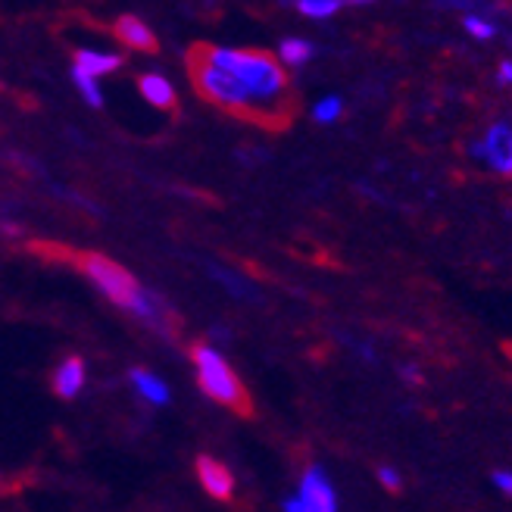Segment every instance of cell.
<instances>
[{"label":"cell","mask_w":512,"mask_h":512,"mask_svg":"<svg viewBox=\"0 0 512 512\" xmlns=\"http://www.w3.org/2000/svg\"><path fill=\"white\" fill-rule=\"evenodd\" d=\"M207 63L228 69L235 79L247 88L250 100H275L285 94V72L278 63L256 50H225V47H210Z\"/></svg>","instance_id":"obj_1"},{"label":"cell","mask_w":512,"mask_h":512,"mask_svg":"<svg viewBox=\"0 0 512 512\" xmlns=\"http://www.w3.org/2000/svg\"><path fill=\"white\" fill-rule=\"evenodd\" d=\"M79 266L113 303L138 313L147 322H153V316H157V306H153V300L138 288V281L128 275L119 263L107 260V256H100V253H85V256H79Z\"/></svg>","instance_id":"obj_2"},{"label":"cell","mask_w":512,"mask_h":512,"mask_svg":"<svg viewBox=\"0 0 512 512\" xmlns=\"http://www.w3.org/2000/svg\"><path fill=\"white\" fill-rule=\"evenodd\" d=\"M194 356V366H197V381L203 394H210L213 400L225 403V406H235V409H244L247 403V394L241 388V381L235 378V372L228 369V363L222 360V356L213 350V347H203L197 344L191 350Z\"/></svg>","instance_id":"obj_3"},{"label":"cell","mask_w":512,"mask_h":512,"mask_svg":"<svg viewBox=\"0 0 512 512\" xmlns=\"http://www.w3.org/2000/svg\"><path fill=\"white\" fill-rule=\"evenodd\" d=\"M197 88L207 94L210 100H216L219 107H228V110H241L247 104H253L247 88L235 79L228 69H219L213 63H203L197 66Z\"/></svg>","instance_id":"obj_4"},{"label":"cell","mask_w":512,"mask_h":512,"mask_svg":"<svg viewBox=\"0 0 512 512\" xmlns=\"http://www.w3.org/2000/svg\"><path fill=\"white\" fill-rule=\"evenodd\" d=\"M469 150H472L475 160H481L497 175L512 178V125H506V122L491 125L488 135H484V141H475Z\"/></svg>","instance_id":"obj_5"},{"label":"cell","mask_w":512,"mask_h":512,"mask_svg":"<svg viewBox=\"0 0 512 512\" xmlns=\"http://www.w3.org/2000/svg\"><path fill=\"white\" fill-rule=\"evenodd\" d=\"M303 512H335L338 509V494L331 488L328 475L313 466L303 472V481H300V494H297Z\"/></svg>","instance_id":"obj_6"},{"label":"cell","mask_w":512,"mask_h":512,"mask_svg":"<svg viewBox=\"0 0 512 512\" xmlns=\"http://www.w3.org/2000/svg\"><path fill=\"white\" fill-rule=\"evenodd\" d=\"M197 475H200V484L203 491H207L213 500H232L235 494V481H232V472H228L219 459L213 456H200L197 459Z\"/></svg>","instance_id":"obj_7"},{"label":"cell","mask_w":512,"mask_h":512,"mask_svg":"<svg viewBox=\"0 0 512 512\" xmlns=\"http://www.w3.org/2000/svg\"><path fill=\"white\" fill-rule=\"evenodd\" d=\"M116 38L132 50H147V54L157 50V35H153V29H147V22H141L138 16H122L116 22Z\"/></svg>","instance_id":"obj_8"},{"label":"cell","mask_w":512,"mask_h":512,"mask_svg":"<svg viewBox=\"0 0 512 512\" xmlns=\"http://www.w3.org/2000/svg\"><path fill=\"white\" fill-rule=\"evenodd\" d=\"M82 384H85V363L79 356H69V360L54 372V391H57V397L72 400V397H79Z\"/></svg>","instance_id":"obj_9"},{"label":"cell","mask_w":512,"mask_h":512,"mask_svg":"<svg viewBox=\"0 0 512 512\" xmlns=\"http://www.w3.org/2000/svg\"><path fill=\"white\" fill-rule=\"evenodd\" d=\"M141 94H144L147 104L160 107V110H169V107L175 104V91H172V85L163 79V75H157V72L141 75Z\"/></svg>","instance_id":"obj_10"},{"label":"cell","mask_w":512,"mask_h":512,"mask_svg":"<svg viewBox=\"0 0 512 512\" xmlns=\"http://www.w3.org/2000/svg\"><path fill=\"white\" fill-rule=\"evenodd\" d=\"M75 66L88 69L91 75H107V72H116L122 66V57L119 54H97V50H79V54H75Z\"/></svg>","instance_id":"obj_11"},{"label":"cell","mask_w":512,"mask_h":512,"mask_svg":"<svg viewBox=\"0 0 512 512\" xmlns=\"http://www.w3.org/2000/svg\"><path fill=\"white\" fill-rule=\"evenodd\" d=\"M132 381H135V388L141 391L144 400L157 403V406L169 403V388H166V384H163L157 375H150V372H144V369H132Z\"/></svg>","instance_id":"obj_12"},{"label":"cell","mask_w":512,"mask_h":512,"mask_svg":"<svg viewBox=\"0 0 512 512\" xmlns=\"http://www.w3.org/2000/svg\"><path fill=\"white\" fill-rule=\"evenodd\" d=\"M278 57H281V63H288V66H303L306 60L313 57V44L303 41V38H285L278 44Z\"/></svg>","instance_id":"obj_13"},{"label":"cell","mask_w":512,"mask_h":512,"mask_svg":"<svg viewBox=\"0 0 512 512\" xmlns=\"http://www.w3.org/2000/svg\"><path fill=\"white\" fill-rule=\"evenodd\" d=\"M72 79H75V88H79V94L88 100L91 107H100V104H104V94H100V88H97V75H91V72L82 69V66H72Z\"/></svg>","instance_id":"obj_14"},{"label":"cell","mask_w":512,"mask_h":512,"mask_svg":"<svg viewBox=\"0 0 512 512\" xmlns=\"http://www.w3.org/2000/svg\"><path fill=\"white\" fill-rule=\"evenodd\" d=\"M344 0H297V10L310 19H328L341 10Z\"/></svg>","instance_id":"obj_15"},{"label":"cell","mask_w":512,"mask_h":512,"mask_svg":"<svg viewBox=\"0 0 512 512\" xmlns=\"http://www.w3.org/2000/svg\"><path fill=\"white\" fill-rule=\"evenodd\" d=\"M344 113V104H341V97H322L319 104L313 107V119L328 125V122H338Z\"/></svg>","instance_id":"obj_16"},{"label":"cell","mask_w":512,"mask_h":512,"mask_svg":"<svg viewBox=\"0 0 512 512\" xmlns=\"http://www.w3.org/2000/svg\"><path fill=\"white\" fill-rule=\"evenodd\" d=\"M463 25H466V32H469L475 41H491V38L497 35L494 25H491L488 19H481V16H466Z\"/></svg>","instance_id":"obj_17"},{"label":"cell","mask_w":512,"mask_h":512,"mask_svg":"<svg viewBox=\"0 0 512 512\" xmlns=\"http://www.w3.org/2000/svg\"><path fill=\"white\" fill-rule=\"evenodd\" d=\"M378 481H381L388 491H400V472L391 469V466H381V469H378Z\"/></svg>","instance_id":"obj_18"},{"label":"cell","mask_w":512,"mask_h":512,"mask_svg":"<svg viewBox=\"0 0 512 512\" xmlns=\"http://www.w3.org/2000/svg\"><path fill=\"white\" fill-rule=\"evenodd\" d=\"M491 481H494V488H497L500 494L512 497V472H506V469H497V472L491 475Z\"/></svg>","instance_id":"obj_19"},{"label":"cell","mask_w":512,"mask_h":512,"mask_svg":"<svg viewBox=\"0 0 512 512\" xmlns=\"http://www.w3.org/2000/svg\"><path fill=\"white\" fill-rule=\"evenodd\" d=\"M500 82H503V85H512V63H509V60L500 63Z\"/></svg>","instance_id":"obj_20"},{"label":"cell","mask_w":512,"mask_h":512,"mask_svg":"<svg viewBox=\"0 0 512 512\" xmlns=\"http://www.w3.org/2000/svg\"><path fill=\"white\" fill-rule=\"evenodd\" d=\"M400 375H403L406 381H419V369H416V366H403Z\"/></svg>","instance_id":"obj_21"},{"label":"cell","mask_w":512,"mask_h":512,"mask_svg":"<svg viewBox=\"0 0 512 512\" xmlns=\"http://www.w3.org/2000/svg\"><path fill=\"white\" fill-rule=\"evenodd\" d=\"M350 4H356V7H366V4H375V0H350Z\"/></svg>","instance_id":"obj_22"}]
</instances>
